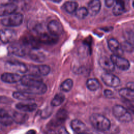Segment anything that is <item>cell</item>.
Segmentation results:
<instances>
[{
    "instance_id": "43",
    "label": "cell",
    "mask_w": 134,
    "mask_h": 134,
    "mask_svg": "<svg viewBox=\"0 0 134 134\" xmlns=\"http://www.w3.org/2000/svg\"><path fill=\"white\" fill-rule=\"evenodd\" d=\"M48 134H55L54 132H49Z\"/></svg>"
},
{
    "instance_id": "39",
    "label": "cell",
    "mask_w": 134,
    "mask_h": 134,
    "mask_svg": "<svg viewBox=\"0 0 134 134\" xmlns=\"http://www.w3.org/2000/svg\"><path fill=\"white\" fill-rule=\"evenodd\" d=\"M77 134H99V133L96 131H93V132H91L90 133H87L86 132H82V133H79Z\"/></svg>"
},
{
    "instance_id": "2",
    "label": "cell",
    "mask_w": 134,
    "mask_h": 134,
    "mask_svg": "<svg viewBox=\"0 0 134 134\" xmlns=\"http://www.w3.org/2000/svg\"><path fill=\"white\" fill-rule=\"evenodd\" d=\"M90 122L96 130L105 131L110 127V120L105 116L99 114H93L90 117Z\"/></svg>"
},
{
    "instance_id": "17",
    "label": "cell",
    "mask_w": 134,
    "mask_h": 134,
    "mask_svg": "<svg viewBox=\"0 0 134 134\" xmlns=\"http://www.w3.org/2000/svg\"><path fill=\"white\" fill-rule=\"evenodd\" d=\"M88 14L92 16L97 15L101 8V2L99 0H91L88 5Z\"/></svg>"
},
{
    "instance_id": "5",
    "label": "cell",
    "mask_w": 134,
    "mask_h": 134,
    "mask_svg": "<svg viewBox=\"0 0 134 134\" xmlns=\"http://www.w3.org/2000/svg\"><path fill=\"white\" fill-rule=\"evenodd\" d=\"M5 68L8 70L24 73L27 72L28 68L26 65L22 62L16 61H8L5 64Z\"/></svg>"
},
{
    "instance_id": "29",
    "label": "cell",
    "mask_w": 134,
    "mask_h": 134,
    "mask_svg": "<svg viewBox=\"0 0 134 134\" xmlns=\"http://www.w3.org/2000/svg\"><path fill=\"white\" fill-rule=\"evenodd\" d=\"M88 9L84 7H82L77 9L75 12V16L79 19H84L88 15Z\"/></svg>"
},
{
    "instance_id": "10",
    "label": "cell",
    "mask_w": 134,
    "mask_h": 134,
    "mask_svg": "<svg viewBox=\"0 0 134 134\" xmlns=\"http://www.w3.org/2000/svg\"><path fill=\"white\" fill-rule=\"evenodd\" d=\"M109 50L114 53L113 54L121 56L124 52L121 44L114 38H110L107 42Z\"/></svg>"
},
{
    "instance_id": "1",
    "label": "cell",
    "mask_w": 134,
    "mask_h": 134,
    "mask_svg": "<svg viewBox=\"0 0 134 134\" xmlns=\"http://www.w3.org/2000/svg\"><path fill=\"white\" fill-rule=\"evenodd\" d=\"M20 85L18 87L20 91L31 95H41L47 90V85L43 83L42 79L38 74H27L21 77Z\"/></svg>"
},
{
    "instance_id": "7",
    "label": "cell",
    "mask_w": 134,
    "mask_h": 134,
    "mask_svg": "<svg viewBox=\"0 0 134 134\" xmlns=\"http://www.w3.org/2000/svg\"><path fill=\"white\" fill-rule=\"evenodd\" d=\"M16 37V32L13 29L5 28L0 30V40L4 43L13 42Z\"/></svg>"
},
{
    "instance_id": "40",
    "label": "cell",
    "mask_w": 134,
    "mask_h": 134,
    "mask_svg": "<svg viewBox=\"0 0 134 134\" xmlns=\"http://www.w3.org/2000/svg\"><path fill=\"white\" fill-rule=\"evenodd\" d=\"M119 1L120 2H121L125 6V4H127L128 2V1H129V0H119Z\"/></svg>"
},
{
    "instance_id": "8",
    "label": "cell",
    "mask_w": 134,
    "mask_h": 134,
    "mask_svg": "<svg viewBox=\"0 0 134 134\" xmlns=\"http://www.w3.org/2000/svg\"><path fill=\"white\" fill-rule=\"evenodd\" d=\"M110 59L114 65L116 66L118 69L121 70L126 71L128 70L130 68V64L129 61L121 56L112 54L111 55Z\"/></svg>"
},
{
    "instance_id": "15",
    "label": "cell",
    "mask_w": 134,
    "mask_h": 134,
    "mask_svg": "<svg viewBox=\"0 0 134 134\" xmlns=\"http://www.w3.org/2000/svg\"><path fill=\"white\" fill-rule=\"evenodd\" d=\"M13 122L12 116L4 109L0 107V123L4 126H8Z\"/></svg>"
},
{
    "instance_id": "24",
    "label": "cell",
    "mask_w": 134,
    "mask_h": 134,
    "mask_svg": "<svg viewBox=\"0 0 134 134\" xmlns=\"http://www.w3.org/2000/svg\"><path fill=\"white\" fill-rule=\"evenodd\" d=\"M125 6L119 0H116V4L113 9V13L115 16L122 14L125 11Z\"/></svg>"
},
{
    "instance_id": "30",
    "label": "cell",
    "mask_w": 134,
    "mask_h": 134,
    "mask_svg": "<svg viewBox=\"0 0 134 134\" xmlns=\"http://www.w3.org/2000/svg\"><path fill=\"white\" fill-rule=\"evenodd\" d=\"M37 72L40 75H47L50 71V68L47 65H40L36 67Z\"/></svg>"
},
{
    "instance_id": "14",
    "label": "cell",
    "mask_w": 134,
    "mask_h": 134,
    "mask_svg": "<svg viewBox=\"0 0 134 134\" xmlns=\"http://www.w3.org/2000/svg\"><path fill=\"white\" fill-rule=\"evenodd\" d=\"M21 76L17 73H4L1 75L2 81L7 83H15L20 81Z\"/></svg>"
},
{
    "instance_id": "19",
    "label": "cell",
    "mask_w": 134,
    "mask_h": 134,
    "mask_svg": "<svg viewBox=\"0 0 134 134\" xmlns=\"http://www.w3.org/2000/svg\"><path fill=\"white\" fill-rule=\"evenodd\" d=\"M119 94L128 102L134 104V91L127 87L122 88L119 91Z\"/></svg>"
},
{
    "instance_id": "28",
    "label": "cell",
    "mask_w": 134,
    "mask_h": 134,
    "mask_svg": "<svg viewBox=\"0 0 134 134\" xmlns=\"http://www.w3.org/2000/svg\"><path fill=\"white\" fill-rule=\"evenodd\" d=\"M73 85V81L71 79H68L65 80L61 83V84L60 85V88L62 91L67 92L70 91L72 89Z\"/></svg>"
},
{
    "instance_id": "16",
    "label": "cell",
    "mask_w": 134,
    "mask_h": 134,
    "mask_svg": "<svg viewBox=\"0 0 134 134\" xmlns=\"http://www.w3.org/2000/svg\"><path fill=\"white\" fill-rule=\"evenodd\" d=\"M16 107L18 110L24 112H31L35 110L37 107L36 104L34 103L20 102L16 105Z\"/></svg>"
},
{
    "instance_id": "37",
    "label": "cell",
    "mask_w": 134,
    "mask_h": 134,
    "mask_svg": "<svg viewBox=\"0 0 134 134\" xmlns=\"http://www.w3.org/2000/svg\"><path fill=\"white\" fill-rule=\"evenodd\" d=\"M127 87L134 91V82H130L127 84Z\"/></svg>"
},
{
    "instance_id": "13",
    "label": "cell",
    "mask_w": 134,
    "mask_h": 134,
    "mask_svg": "<svg viewBox=\"0 0 134 134\" xmlns=\"http://www.w3.org/2000/svg\"><path fill=\"white\" fill-rule=\"evenodd\" d=\"M38 40L40 42L47 44H54L57 42L58 37L52 35L51 34L43 32L40 34Z\"/></svg>"
},
{
    "instance_id": "22",
    "label": "cell",
    "mask_w": 134,
    "mask_h": 134,
    "mask_svg": "<svg viewBox=\"0 0 134 134\" xmlns=\"http://www.w3.org/2000/svg\"><path fill=\"white\" fill-rule=\"evenodd\" d=\"M13 96L16 99L21 100H31L34 98L32 95L19 91L14 92Z\"/></svg>"
},
{
    "instance_id": "20",
    "label": "cell",
    "mask_w": 134,
    "mask_h": 134,
    "mask_svg": "<svg viewBox=\"0 0 134 134\" xmlns=\"http://www.w3.org/2000/svg\"><path fill=\"white\" fill-rule=\"evenodd\" d=\"M29 55L31 59L38 62H43L45 59V55L38 50V48L32 49L29 53Z\"/></svg>"
},
{
    "instance_id": "21",
    "label": "cell",
    "mask_w": 134,
    "mask_h": 134,
    "mask_svg": "<svg viewBox=\"0 0 134 134\" xmlns=\"http://www.w3.org/2000/svg\"><path fill=\"white\" fill-rule=\"evenodd\" d=\"M71 127L77 133L85 132L86 130L85 125L79 119L72 120L71 122Z\"/></svg>"
},
{
    "instance_id": "12",
    "label": "cell",
    "mask_w": 134,
    "mask_h": 134,
    "mask_svg": "<svg viewBox=\"0 0 134 134\" xmlns=\"http://www.w3.org/2000/svg\"><path fill=\"white\" fill-rule=\"evenodd\" d=\"M98 63L100 66L108 72L113 71L114 70L115 65L110 58L103 56L99 58Z\"/></svg>"
},
{
    "instance_id": "38",
    "label": "cell",
    "mask_w": 134,
    "mask_h": 134,
    "mask_svg": "<svg viewBox=\"0 0 134 134\" xmlns=\"http://www.w3.org/2000/svg\"><path fill=\"white\" fill-rule=\"evenodd\" d=\"M26 134H36V132L35 130L31 129V130H30L26 132Z\"/></svg>"
},
{
    "instance_id": "11",
    "label": "cell",
    "mask_w": 134,
    "mask_h": 134,
    "mask_svg": "<svg viewBox=\"0 0 134 134\" xmlns=\"http://www.w3.org/2000/svg\"><path fill=\"white\" fill-rule=\"evenodd\" d=\"M9 53L18 57H23L25 54V49L23 44L20 43H13L8 47Z\"/></svg>"
},
{
    "instance_id": "35",
    "label": "cell",
    "mask_w": 134,
    "mask_h": 134,
    "mask_svg": "<svg viewBox=\"0 0 134 134\" xmlns=\"http://www.w3.org/2000/svg\"><path fill=\"white\" fill-rule=\"evenodd\" d=\"M115 1V0H105V5L108 7H110L114 5Z\"/></svg>"
},
{
    "instance_id": "34",
    "label": "cell",
    "mask_w": 134,
    "mask_h": 134,
    "mask_svg": "<svg viewBox=\"0 0 134 134\" xmlns=\"http://www.w3.org/2000/svg\"><path fill=\"white\" fill-rule=\"evenodd\" d=\"M104 94L105 96L108 98H112L114 96L113 92L109 90H105L104 91Z\"/></svg>"
},
{
    "instance_id": "44",
    "label": "cell",
    "mask_w": 134,
    "mask_h": 134,
    "mask_svg": "<svg viewBox=\"0 0 134 134\" xmlns=\"http://www.w3.org/2000/svg\"><path fill=\"white\" fill-rule=\"evenodd\" d=\"M132 6H133V8H134V1H133V3H132Z\"/></svg>"
},
{
    "instance_id": "36",
    "label": "cell",
    "mask_w": 134,
    "mask_h": 134,
    "mask_svg": "<svg viewBox=\"0 0 134 134\" xmlns=\"http://www.w3.org/2000/svg\"><path fill=\"white\" fill-rule=\"evenodd\" d=\"M58 133L59 134H70L68 130L66 129V128L64 127H62L60 128V129L59 130Z\"/></svg>"
},
{
    "instance_id": "33",
    "label": "cell",
    "mask_w": 134,
    "mask_h": 134,
    "mask_svg": "<svg viewBox=\"0 0 134 134\" xmlns=\"http://www.w3.org/2000/svg\"><path fill=\"white\" fill-rule=\"evenodd\" d=\"M18 0H0V6L12 4Z\"/></svg>"
},
{
    "instance_id": "31",
    "label": "cell",
    "mask_w": 134,
    "mask_h": 134,
    "mask_svg": "<svg viewBox=\"0 0 134 134\" xmlns=\"http://www.w3.org/2000/svg\"><path fill=\"white\" fill-rule=\"evenodd\" d=\"M67 118V113L65 110L61 109L58 111L56 115V119L57 120V122L59 124H61L62 122L65 121L66 118Z\"/></svg>"
},
{
    "instance_id": "32",
    "label": "cell",
    "mask_w": 134,
    "mask_h": 134,
    "mask_svg": "<svg viewBox=\"0 0 134 134\" xmlns=\"http://www.w3.org/2000/svg\"><path fill=\"white\" fill-rule=\"evenodd\" d=\"M121 46L123 51L125 50L128 52H132L134 51V47L131 43L128 41L124 42Z\"/></svg>"
},
{
    "instance_id": "27",
    "label": "cell",
    "mask_w": 134,
    "mask_h": 134,
    "mask_svg": "<svg viewBox=\"0 0 134 134\" xmlns=\"http://www.w3.org/2000/svg\"><path fill=\"white\" fill-rule=\"evenodd\" d=\"M65 96L62 93H58L56 94L52 99L51 104L53 106H58L64 102Z\"/></svg>"
},
{
    "instance_id": "6",
    "label": "cell",
    "mask_w": 134,
    "mask_h": 134,
    "mask_svg": "<svg viewBox=\"0 0 134 134\" xmlns=\"http://www.w3.org/2000/svg\"><path fill=\"white\" fill-rule=\"evenodd\" d=\"M101 79L106 85L111 87H117L120 83V79L117 76L108 72L102 74Z\"/></svg>"
},
{
    "instance_id": "23",
    "label": "cell",
    "mask_w": 134,
    "mask_h": 134,
    "mask_svg": "<svg viewBox=\"0 0 134 134\" xmlns=\"http://www.w3.org/2000/svg\"><path fill=\"white\" fill-rule=\"evenodd\" d=\"M11 116L13 121L18 124H23L28 118V116L26 114L17 111H15Z\"/></svg>"
},
{
    "instance_id": "42",
    "label": "cell",
    "mask_w": 134,
    "mask_h": 134,
    "mask_svg": "<svg viewBox=\"0 0 134 134\" xmlns=\"http://www.w3.org/2000/svg\"><path fill=\"white\" fill-rule=\"evenodd\" d=\"M132 39L133 42H134V33L133 34V35H132Z\"/></svg>"
},
{
    "instance_id": "18",
    "label": "cell",
    "mask_w": 134,
    "mask_h": 134,
    "mask_svg": "<svg viewBox=\"0 0 134 134\" xmlns=\"http://www.w3.org/2000/svg\"><path fill=\"white\" fill-rule=\"evenodd\" d=\"M17 8V6L14 4L0 6V17L9 16L14 13Z\"/></svg>"
},
{
    "instance_id": "41",
    "label": "cell",
    "mask_w": 134,
    "mask_h": 134,
    "mask_svg": "<svg viewBox=\"0 0 134 134\" xmlns=\"http://www.w3.org/2000/svg\"><path fill=\"white\" fill-rule=\"evenodd\" d=\"M51 1L55 2V3H59L60 2H61L62 0H51Z\"/></svg>"
},
{
    "instance_id": "25",
    "label": "cell",
    "mask_w": 134,
    "mask_h": 134,
    "mask_svg": "<svg viewBox=\"0 0 134 134\" xmlns=\"http://www.w3.org/2000/svg\"><path fill=\"white\" fill-rule=\"evenodd\" d=\"M86 85L87 88L92 91H96L99 88L100 86V84L98 81L97 79L94 78L88 79L86 81Z\"/></svg>"
},
{
    "instance_id": "9",
    "label": "cell",
    "mask_w": 134,
    "mask_h": 134,
    "mask_svg": "<svg viewBox=\"0 0 134 134\" xmlns=\"http://www.w3.org/2000/svg\"><path fill=\"white\" fill-rule=\"evenodd\" d=\"M47 28L50 34L57 37L61 35L63 31L61 24L55 20L50 21L48 24Z\"/></svg>"
},
{
    "instance_id": "26",
    "label": "cell",
    "mask_w": 134,
    "mask_h": 134,
    "mask_svg": "<svg viewBox=\"0 0 134 134\" xmlns=\"http://www.w3.org/2000/svg\"><path fill=\"white\" fill-rule=\"evenodd\" d=\"M64 8L66 12L72 14L76 12L78 7V4L75 2H66L64 4Z\"/></svg>"
},
{
    "instance_id": "3",
    "label": "cell",
    "mask_w": 134,
    "mask_h": 134,
    "mask_svg": "<svg viewBox=\"0 0 134 134\" xmlns=\"http://www.w3.org/2000/svg\"><path fill=\"white\" fill-rule=\"evenodd\" d=\"M113 114L121 122H128L132 120L131 115L128 110L122 106L116 105L113 107Z\"/></svg>"
},
{
    "instance_id": "4",
    "label": "cell",
    "mask_w": 134,
    "mask_h": 134,
    "mask_svg": "<svg viewBox=\"0 0 134 134\" xmlns=\"http://www.w3.org/2000/svg\"><path fill=\"white\" fill-rule=\"evenodd\" d=\"M24 19V16L20 13H13L1 20L2 24L6 27H16L20 25Z\"/></svg>"
}]
</instances>
